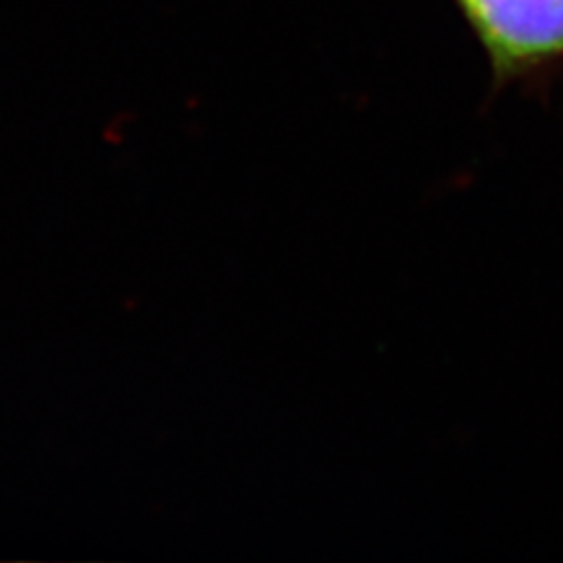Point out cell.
<instances>
[{
	"label": "cell",
	"mask_w": 563,
	"mask_h": 563,
	"mask_svg": "<svg viewBox=\"0 0 563 563\" xmlns=\"http://www.w3.org/2000/svg\"><path fill=\"white\" fill-rule=\"evenodd\" d=\"M490 64L496 92L563 74V0H453Z\"/></svg>",
	"instance_id": "1"
}]
</instances>
